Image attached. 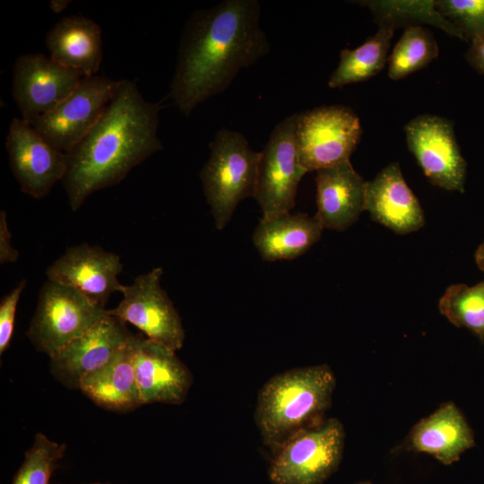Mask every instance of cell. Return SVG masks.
Listing matches in <instances>:
<instances>
[{
    "instance_id": "18",
    "label": "cell",
    "mask_w": 484,
    "mask_h": 484,
    "mask_svg": "<svg viewBox=\"0 0 484 484\" xmlns=\"http://www.w3.org/2000/svg\"><path fill=\"white\" fill-rule=\"evenodd\" d=\"M315 215L324 229L342 231L364 211L367 181L350 160L318 169Z\"/></svg>"
},
{
    "instance_id": "25",
    "label": "cell",
    "mask_w": 484,
    "mask_h": 484,
    "mask_svg": "<svg viewBox=\"0 0 484 484\" xmlns=\"http://www.w3.org/2000/svg\"><path fill=\"white\" fill-rule=\"evenodd\" d=\"M438 309L454 326L468 329L484 342V281L473 286L450 285L439 299Z\"/></svg>"
},
{
    "instance_id": "10",
    "label": "cell",
    "mask_w": 484,
    "mask_h": 484,
    "mask_svg": "<svg viewBox=\"0 0 484 484\" xmlns=\"http://www.w3.org/2000/svg\"><path fill=\"white\" fill-rule=\"evenodd\" d=\"M161 267H156L137 276L130 285H125L123 299L108 310L125 323L143 331L147 338L174 351L180 350L185 341L181 318L160 285Z\"/></svg>"
},
{
    "instance_id": "29",
    "label": "cell",
    "mask_w": 484,
    "mask_h": 484,
    "mask_svg": "<svg viewBox=\"0 0 484 484\" xmlns=\"http://www.w3.org/2000/svg\"><path fill=\"white\" fill-rule=\"evenodd\" d=\"M27 285L22 279L0 303V353L9 346L13 337L15 313L21 295Z\"/></svg>"
},
{
    "instance_id": "35",
    "label": "cell",
    "mask_w": 484,
    "mask_h": 484,
    "mask_svg": "<svg viewBox=\"0 0 484 484\" xmlns=\"http://www.w3.org/2000/svg\"><path fill=\"white\" fill-rule=\"evenodd\" d=\"M91 484H101V483H91Z\"/></svg>"
},
{
    "instance_id": "11",
    "label": "cell",
    "mask_w": 484,
    "mask_h": 484,
    "mask_svg": "<svg viewBox=\"0 0 484 484\" xmlns=\"http://www.w3.org/2000/svg\"><path fill=\"white\" fill-rule=\"evenodd\" d=\"M409 151L436 186L464 193L467 163L456 142L451 121L424 114L404 127Z\"/></svg>"
},
{
    "instance_id": "12",
    "label": "cell",
    "mask_w": 484,
    "mask_h": 484,
    "mask_svg": "<svg viewBox=\"0 0 484 484\" xmlns=\"http://www.w3.org/2000/svg\"><path fill=\"white\" fill-rule=\"evenodd\" d=\"M83 77L42 54L20 56L13 65L12 92L22 119L30 123L54 109Z\"/></svg>"
},
{
    "instance_id": "28",
    "label": "cell",
    "mask_w": 484,
    "mask_h": 484,
    "mask_svg": "<svg viewBox=\"0 0 484 484\" xmlns=\"http://www.w3.org/2000/svg\"><path fill=\"white\" fill-rule=\"evenodd\" d=\"M435 7L462 39L471 41L484 35V0H435Z\"/></svg>"
},
{
    "instance_id": "30",
    "label": "cell",
    "mask_w": 484,
    "mask_h": 484,
    "mask_svg": "<svg viewBox=\"0 0 484 484\" xmlns=\"http://www.w3.org/2000/svg\"><path fill=\"white\" fill-rule=\"evenodd\" d=\"M19 257V252L12 245V234L8 229L6 213L0 212V263H14Z\"/></svg>"
},
{
    "instance_id": "24",
    "label": "cell",
    "mask_w": 484,
    "mask_h": 484,
    "mask_svg": "<svg viewBox=\"0 0 484 484\" xmlns=\"http://www.w3.org/2000/svg\"><path fill=\"white\" fill-rule=\"evenodd\" d=\"M358 3L371 10L378 25H388L396 29L402 25L411 27L430 24L462 39L460 32L436 9L435 0H373Z\"/></svg>"
},
{
    "instance_id": "23",
    "label": "cell",
    "mask_w": 484,
    "mask_h": 484,
    "mask_svg": "<svg viewBox=\"0 0 484 484\" xmlns=\"http://www.w3.org/2000/svg\"><path fill=\"white\" fill-rule=\"evenodd\" d=\"M378 26L376 33L362 45L341 51L339 65L328 81L330 88L367 81L383 70L395 29L388 25Z\"/></svg>"
},
{
    "instance_id": "31",
    "label": "cell",
    "mask_w": 484,
    "mask_h": 484,
    "mask_svg": "<svg viewBox=\"0 0 484 484\" xmlns=\"http://www.w3.org/2000/svg\"><path fill=\"white\" fill-rule=\"evenodd\" d=\"M465 58L478 73L484 75V35L471 41Z\"/></svg>"
},
{
    "instance_id": "19",
    "label": "cell",
    "mask_w": 484,
    "mask_h": 484,
    "mask_svg": "<svg viewBox=\"0 0 484 484\" xmlns=\"http://www.w3.org/2000/svg\"><path fill=\"white\" fill-rule=\"evenodd\" d=\"M474 445L473 431L453 402L442 403L432 414L416 423L407 441L409 450L430 454L445 465L457 462Z\"/></svg>"
},
{
    "instance_id": "16",
    "label": "cell",
    "mask_w": 484,
    "mask_h": 484,
    "mask_svg": "<svg viewBox=\"0 0 484 484\" xmlns=\"http://www.w3.org/2000/svg\"><path fill=\"white\" fill-rule=\"evenodd\" d=\"M134 368L142 404L182 403L193 383L176 351L148 338L135 335Z\"/></svg>"
},
{
    "instance_id": "8",
    "label": "cell",
    "mask_w": 484,
    "mask_h": 484,
    "mask_svg": "<svg viewBox=\"0 0 484 484\" xmlns=\"http://www.w3.org/2000/svg\"><path fill=\"white\" fill-rule=\"evenodd\" d=\"M361 133L359 118L344 106H323L297 113L299 161L309 172L350 160Z\"/></svg>"
},
{
    "instance_id": "14",
    "label": "cell",
    "mask_w": 484,
    "mask_h": 484,
    "mask_svg": "<svg viewBox=\"0 0 484 484\" xmlns=\"http://www.w3.org/2000/svg\"><path fill=\"white\" fill-rule=\"evenodd\" d=\"M120 256L97 246H71L47 269L48 280L70 287L105 307L111 294L122 292Z\"/></svg>"
},
{
    "instance_id": "1",
    "label": "cell",
    "mask_w": 484,
    "mask_h": 484,
    "mask_svg": "<svg viewBox=\"0 0 484 484\" xmlns=\"http://www.w3.org/2000/svg\"><path fill=\"white\" fill-rule=\"evenodd\" d=\"M257 0H225L194 11L181 36L170 96L188 117L270 50Z\"/></svg>"
},
{
    "instance_id": "15",
    "label": "cell",
    "mask_w": 484,
    "mask_h": 484,
    "mask_svg": "<svg viewBox=\"0 0 484 484\" xmlns=\"http://www.w3.org/2000/svg\"><path fill=\"white\" fill-rule=\"evenodd\" d=\"M134 336L121 319L107 314L83 334L50 357L53 375L80 388L82 380L107 364Z\"/></svg>"
},
{
    "instance_id": "4",
    "label": "cell",
    "mask_w": 484,
    "mask_h": 484,
    "mask_svg": "<svg viewBox=\"0 0 484 484\" xmlns=\"http://www.w3.org/2000/svg\"><path fill=\"white\" fill-rule=\"evenodd\" d=\"M209 148L200 179L215 228L221 230L238 203L254 196L260 151H252L242 134L229 129L218 131Z\"/></svg>"
},
{
    "instance_id": "26",
    "label": "cell",
    "mask_w": 484,
    "mask_h": 484,
    "mask_svg": "<svg viewBox=\"0 0 484 484\" xmlns=\"http://www.w3.org/2000/svg\"><path fill=\"white\" fill-rule=\"evenodd\" d=\"M437 55V43L428 29L407 27L388 57V76L402 79L427 66Z\"/></svg>"
},
{
    "instance_id": "22",
    "label": "cell",
    "mask_w": 484,
    "mask_h": 484,
    "mask_svg": "<svg viewBox=\"0 0 484 484\" xmlns=\"http://www.w3.org/2000/svg\"><path fill=\"white\" fill-rule=\"evenodd\" d=\"M324 229L316 215L288 212L261 219L255 229L253 243L264 261L291 260L315 245Z\"/></svg>"
},
{
    "instance_id": "13",
    "label": "cell",
    "mask_w": 484,
    "mask_h": 484,
    "mask_svg": "<svg viewBox=\"0 0 484 484\" xmlns=\"http://www.w3.org/2000/svg\"><path fill=\"white\" fill-rule=\"evenodd\" d=\"M5 148L11 170L24 194L40 199L63 181L66 154L47 143L24 119L12 120Z\"/></svg>"
},
{
    "instance_id": "20",
    "label": "cell",
    "mask_w": 484,
    "mask_h": 484,
    "mask_svg": "<svg viewBox=\"0 0 484 484\" xmlns=\"http://www.w3.org/2000/svg\"><path fill=\"white\" fill-rule=\"evenodd\" d=\"M46 45L49 57L56 63L96 75L102 61L100 27L92 20L78 15L65 16L48 32Z\"/></svg>"
},
{
    "instance_id": "7",
    "label": "cell",
    "mask_w": 484,
    "mask_h": 484,
    "mask_svg": "<svg viewBox=\"0 0 484 484\" xmlns=\"http://www.w3.org/2000/svg\"><path fill=\"white\" fill-rule=\"evenodd\" d=\"M297 113L280 122L272 131L258 164L254 198L262 219L290 212L295 206L298 184L307 172L299 161Z\"/></svg>"
},
{
    "instance_id": "5",
    "label": "cell",
    "mask_w": 484,
    "mask_h": 484,
    "mask_svg": "<svg viewBox=\"0 0 484 484\" xmlns=\"http://www.w3.org/2000/svg\"><path fill=\"white\" fill-rule=\"evenodd\" d=\"M342 423L330 418L307 428L273 454L272 484H323L339 467L344 448Z\"/></svg>"
},
{
    "instance_id": "34",
    "label": "cell",
    "mask_w": 484,
    "mask_h": 484,
    "mask_svg": "<svg viewBox=\"0 0 484 484\" xmlns=\"http://www.w3.org/2000/svg\"><path fill=\"white\" fill-rule=\"evenodd\" d=\"M355 484H372L370 482H358V483H355Z\"/></svg>"
},
{
    "instance_id": "21",
    "label": "cell",
    "mask_w": 484,
    "mask_h": 484,
    "mask_svg": "<svg viewBox=\"0 0 484 484\" xmlns=\"http://www.w3.org/2000/svg\"><path fill=\"white\" fill-rule=\"evenodd\" d=\"M135 335L107 364L86 376L80 388L96 404L127 411L142 404L134 368Z\"/></svg>"
},
{
    "instance_id": "32",
    "label": "cell",
    "mask_w": 484,
    "mask_h": 484,
    "mask_svg": "<svg viewBox=\"0 0 484 484\" xmlns=\"http://www.w3.org/2000/svg\"><path fill=\"white\" fill-rule=\"evenodd\" d=\"M474 259L480 270L484 272V241L478 246Z\"/></svg>"
},
{
    "instance_id": "27",
    "label": "cell",
    "mask_w": 484,
    "mask_h": 484,
    "mask_svg": "<svg viewBox=\"0 0 484 484\" xmlns=\"http://www.w3.org/2000/svg\"><path fill=\"white\" fill-rule=\"evenodd\" d=\"M65 449L66 445L54 442L44 434L38 433L31 447L25 453V459L12 484H49L51 475Z\"/></svg>"
},
{
    "instance_id": "2",
    "label": "cell",
    "mask_w": 484,
    "mask_h": 484,
    "mask_svg": "<svg viewBox=\"0 0 484 484\" xmlns=\"http://www.w3.org/2000/svg\"><path fill=\"white\" fill-rule=\"evenodd\" d=\"M160 106L144 99L130 80L118 81L103 114L71 151L63 179L76 212L92 193L120 183L137 165L162 149L157 135Z\"/></svg>"
},
{
    "instance_id": "9",
    "label": "cell",
    "mask_w": 484,
    "mask_h": 484,
    "mask_svg": "<svg viewBox=\"0 0 484 484\" xmlns=\"http://www.w3.org/2000/svg\"><path fill=\"white\" fill-rule=\"evenodd\" d=\"M117 83L102 76H84L67 98L30 124L47 143L66 153L99 119Z\"/></svg>"
},
{
    "instance_id": "33",
    "label": "cell",
    "mask_w": 484,
    "mask_h": 484,
    "mask_svg": "<svg viewBox=\"0 0 484 484\" xmlns=\"http://www.w3.org/2000/svg\"><path fill=\"white\" fill-rule=\"evenodd\" d=\"M68 0H52L50 2V8L55 13H59L65 10L69 4Z\"/></svg>"
},
{
    "instance_id": "6",
    "label": "cell",
    "mask_w": 484,
    "mask_h": 484,
    "mask_svg": "<svg viewBox=\"0 0 484 484\" xmlns=\"http://www.w3.org/2000/svg\"><path fill=\"white\" fill-rule=\"evenodd\" d=\"M107 314V309L74 289L48 280L27 331L35 348L52 357L83 334Z\"/></svg>"
},
{
    "instance_id": "3",
    "label": "cell",
    "mask_w": 484,
    "mask_h": 484,
    "mask_svg": "<svg viewBox=\"0 0 484 484\" xmlns=\"http://www.w3.org/2000/svg\"><path fill=\"white\" fill-rule=\"evenodd\" d=\"M335 385L334 374L326 364L271 377L258 393L255 411L264 445L274 454L294 435L321 422L331 406Z\"/></svg>"
},
{
    "instance_id": "17",
    "label": "cell",
    "mask_w": 484,
    "mask_h": 484,
    "mask_svg": "<svg viewBox=\"0 0 484 484\" xmlns=\"http://www.w3.org/2000/svg\"><path fill=\"white\" fill-rule=\"evenodd\" d=\"M364 211L373 220L400 235L417 231L425 224L420 203L397 162L390 163L367 181Z\"/></svg>"
}]
</instances>
